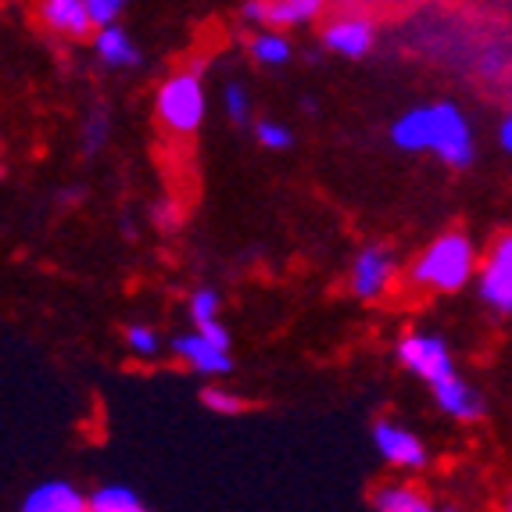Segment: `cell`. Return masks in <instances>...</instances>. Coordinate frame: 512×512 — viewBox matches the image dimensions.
<instances>
[{"mask_svg":"<svg viewBox=\"0 0 512 512\" xmlns=\"http://www.w3.org/2000/svg\"><path fill=\"white\" fill-rule=\"evenodd\" d=\"M391 140L394 147H402L409 154L430 151L437 154L444 165L452 169H470L473 165V133L470 122L455 104L437 101V104H423V108L405 111L402 119L391 126Z\"/></svg>","mask_w":512,"mask_h":512,"instance_id":"obj_1","label":"cell"},{"mask_svg":"<svg viewBox=\"0 0 512 512\" xmlns=\"http://www.w3.org/2000/svg\"><path fill=\"white\" fill-rule=\"evenodd\" d=\"M477 251L466 233H441L423 255L412 262V287L434 294H455L473 280Z\"/></svg>","mask_w":512,"mask_h":512,"instance_id":"obj_2","label":"cell"},{"mask_svg":"<svg viewBox=\"0 0 512 512\" xmlns=\"http://www.w3.org/2000/svg\"><path fill=\"white\" fill-rule=\"evenodd\" d=\"M154 108H158V119H162L172 133H194V129L205 122V111H208L201 72L197 69L172 72V76L158 86Z\"/></svg>","mask_w":512,"mask_h":512,"instance_id":"obj_3","label":"cell"},{"mask_svg":"<svg viewBox=\"0 0 512 512\" xmlns=\"http://www.w3.org/2000/svg\"><path fill=\"white\" fill-rule=\"evenodd\" d=\"M398 359L409 373H416L419 380H427L430 387H437L441 380L455 376V362H452V351L441 337L434 333H409L398 341Z\"/></svg>","mask_w":512,"mask_h":512,"instance_id":"obj_4","label":"cell"},{"mask_svg":"<svg viewBox=\"0 0 512 512\" xmlns=\"http://www.w3.org/2000/svg\"><path fill=\"white\" fill-rule=\"evenodd\" d=\"M398 273V262H394V251L384 244H373V248H362L351 265V294L362 301L384 298V291L394 283Z\"/></svg>","mask_w":512,"mask_h":512,"instance_id":"obj_5","label":"cell"},{"mask_svg":"<svg viewBox=\"0 0 512 512\" xmlns=\"http://www.w3.org/2000/svg\"><path fill=\"white\" fill-rule=\"evenodd\" d=\"M373 444L376 452L384 455V462L398 466V470H423L427 466V448L412 430L398 427L391 419H380L373 427Z\"/></svg>","mask_w":512,"mask_h":512,"instance_id":"obj_6","label":"cell"},{"mask_svg":"<svg viewBox=\"0 0 512 512\" xmlns=\"http://www.w3.org/2000/svg\"><path fill=\"white\" fill-rule=\"evenodd\" d=\"M172 351H176V355H180V359L201 376H226L233 369L230 348L219 344V341H212V337H205L201 330L180 333V337L172 341Z\"/></svg>","mask_w":512,"mask_h":512,"instance_id":"obj_7","label":"cell"},{"mask_svg":"<svg viewBox=\"0 0 512 512\" xmlns=\"http://www.w3.org/2000/svg\"><path fill=\"white\" fill-rule=\"evenodd\" d=\"M86 509H90V498L79 495V487H72L69 480L36 484L22 498V512H86Z\"/></svg>","mask_w":512,"mask_h":512,"instance_id":"obj_8","label":"cell"},{"mask_svg":"<svg viewBox=\"0 0 512 512\" xmlns=\"http://www.w3.org/2000/svg\"><path fill=\"white\" fill-rule=\"evenodd\" d=\"M40 18L47 29L72 36V40H83L94 29V18H90L86 0H40Z\"/></svg>","mask_w":512,"mask_h":512,"instance_id":"obj_9","label":"cell"},{"mask_svg":"<svg viewBox=\"0 0 512 512\" xmlns=\"http://www.w3.org/2000/svg\"><path fill=\"white\" fill-rule=\"evenodd\" d=\"M437 398V409L448 412L452 419H462V423H470V419H480L484 416V398L473 391L466 380H459V373L441 380L437 387H430Z\"/></svg>","mask_w":512,"mask_h":512,"instance_id":"obj_10","label":"cell"},{"mask_svg":"<svg viewBox=\"0 0 512 512\" xmlns=\"http://www.w3.org/2000/svg\"><path fill=\"white\" fill-rule=\"evenodd\" d=\"M323 43L344 58H362L373 47V26L366 18H337L333 26H326Z\"/></svg>","mask_w":512,"mask_h":512,"instance_id":"obj_11","label":"cell"},{"mask_svg":"<svg viewBox=\"0 0 512 512\" xmlns=\"http://www.w3.org/2000/svg\"><path fill=\"white\" fill-rule=\"evenodd\" d=\"M97 58L104 65H111V69H133V65H140V51L133 47L126 29H119L115 22L101 26V33H97Z\"/></svg>","mask_w":512,"mask_h":512,"instance_id":"obj_12","label":"cell"},{"mask_svg":"<svg viewBox=\"0 0 512 512\" xmlns=\"http://www.w3.org/2000/svg\"><path fill=\"white\" fill-rule=\"evenodd\" d=\"M323 0H265V26L294 29L319 15Z\"/></svg>","mask_w":512,"mask_h":512,"instance_id":"obj_13","label":"cell"},{"mask_svg":"<svg viewBox=\"0 0 512 512\" xmlns=\"http://www.w3.org/2000/svg\"><path fill=\"white\" fill-rule=\"evenodd\" d=\"M190 319H194V330H201L205 337H212V341L230 348V333L219 323V294L215 291L205 287V291H197L194 298H190Z\"/></svg>","mask_w":512,"mask_h":512,"instance_id":"obj_14","label":"cell"},{"mask_svg":"<svg viewBox=\"0 0 512 512\" xmlns=\"http://www.w3.org/2000/svg\"><path fill=\"white\" fill-rule=\"evenodd\" d=\"M373 505L380 512H427L430 509L427 495H423V491H416V487H409V484H384V487H376Z\"/></svg>","mask_w":512,"mask_h":512,"instance_id":"obj_15","label":"cell"},{"mask_svg":"<svg viewBox=\"0 0 512 512\" xmlns=\"http://www.w3.org/2000/svg\"><path fill=\"white\" fill-rule=\"evenodd\" d=\"M140 509H144V498L133 487L104 484L90 495V512H140Z\"/></svg>","mask_w":512,"mask_h":512,"instance_id":"obj_16","label":"cell"},{"mask_svg":"<svg viewBox=\"0 0 512 512\" xmlns=\"http://www.w3.org/2000/svg\"><path fill=\"white\" fill-rule=\"evenodd\" d=\"M480 298L491 308H498V312H505V316H512V276L487 262L484 273H480Z\"/></svg>","mask_w":512,"mask_h":512,"instance_id":"obj_17","label":"cell"},{"mask_svg":"<svg viewBox=\"0 0 512 512\" xmlns=\"http://www.w3.org/2000/svg\"><path fill=\"white\" fill-rule=\"evenodd\" d=\"M251 54H255L258 65H269V69H276V65H287V58H291V40H287L280 29L265 26L262 33L251 40Z\"/></svg>","mask_w":512,"mask_h":512,"instance_id":"obj_18","label":"cell"},{"mask_svg":"<svg viewBox=\"0 0 512 512\" xmlns=\"http://www.w3.org/2000/svg\"><path fill=\"white\" fill-rule=\"evenodd\" d=\"M126 344L133 355H140V359H154L158 351H162V341H158V333L151 330V326H129L126 330Z\"/></svg>","mask_w":512,"mask_h":512,"instance_id":"obj_19","label":"cell"},{"mask_svg":"<svg viewBox=\"0 0 512 512\" xmlns=\"http://www.w3.org/2000/svg\"><path fill=\"white\" fill-rule=\"evenodd\" d=\"M255 137L262 147H269V151H287V147L294 144L291 129L283 126V122H273V119H262L255 126Z\"/></svg>","mask_w":512,"mask_h":512,"instance_id":"obj_20","label":"cell"},{"mask_svg":"<svg viewBox=\"0 0 512 512\" xmlns=\"http://www.w3.org/2000/svg\"><path fill=\"white\" fill-rule=\"evenodd\" d=\"M201 402H205V409L222 412V416H237V412L244 409V398H237V394L226 391V387H205V391H201Z\"/></svg>","mask_w":512,"mask_h":512,"instance_id":"obj_21","label":"cell"},{"mask_svg":"<svg viewBox=\"0 0 512 512\" xmlns=\"http://www.w3.org/2000/svg\"><path fill=\"white\" fill-rule=\"evenodd\" d=\"M108 133H111V119H108V111H90V119L83 122V147L90 154L97 151V147L104 144V140H108Z\"/></svg>","mask_w":512,"mask_h":512,"instance_id":"obj_22","label":"cell"},{"mask_svg":"<svg viewBox=\"0 0 512 512\" xmlns=\"http://www.w3.org/2000/svg\"><path fill=\"white\" fill-rule=\"evenodd\" d=\"M222 104H226V115H230V122H237V126H244V122H248L251 101H248V94H244V86H240V83L226 86V94H222Z\"/></svg>","mask_w":512,"mask_h":512,"instance_id":"obj_23","label":"cell"},{"mask_svg":"<svg viewBox=\"0 0 512 512\" xmlns=\"http://www.w3.org/2000/svg\"><path fill=\"white\" fill-rule=\"evenodd\" d=\"M86 8H90V18H94V26H111L115 18L122 15L126 8V0H86Z\"/></svg>","mask_w":512,"mask_h":512,"instance_id":"obj_24","label":"cell"},{"mask_svg":"<svg viewBox=\"0 0 512 512\" xmlns=\"http://www.w3.org/2000/svg\"><path fill=\"white\" fill-rule=\"evenodd\" d=\"M487 262L495 265V269H502V273L512 276V233H505V237L495 240V248H491Z\"/></svg>","mask_w":512,"mask_h":512,"instance_id":"obj_25","label":"cell"},{"mask_svg":"<svg viewBox=\"0 0 512 512\" xmlns=\"http://www.w3.org/2000/svg\"><path fill=\"white\" fill-rule=\"evenodd\" d=\"M244 18H248L251 26H265V0H248L244 4Z\"/></svg>","mask_w":512,"mask_h":512,"instance_id":"obj_26","label":"cell"},{"mask_svg":"<svg viewBox=\"0 0 512 512\" xmlns=\"http://www.w3.org/2000/svg\"><path fill=\"white\" fill-rule=\"evenodd\" d=\"M498 144H502V151H509V154H512V111L505 115L502 129H498Z\"/></svg>","mask_w":512,"mask_h":512,"instance_id":"obj_27","label":"cell"},{"mask_svg":"<svg viewBox=\"0 0 512 512\" xmlns=\"http://www.w3.org/2000/svg\"><path fill=\"white\" fill-rule=\"evenodd\" d=\"M172 205H158V222H169V226H176V215L169 212Z\"/></svg>","mask_w":512,"mask_h":512,"instance_id":"obj_28","label":"cell"},{"mask_svg":"<svg viewBox=\"0 0 512 512\" xmlns=\"http://www.w3.org/2000/svg\"><path fill=\"white\" fill-rule=\"evenodd\" d=\"M509 509H512V498H509Z\"/></svg>","mask_w":512,"mask_h":512,"instance_id":"obj_29","label":"cell"}]
</instances>
